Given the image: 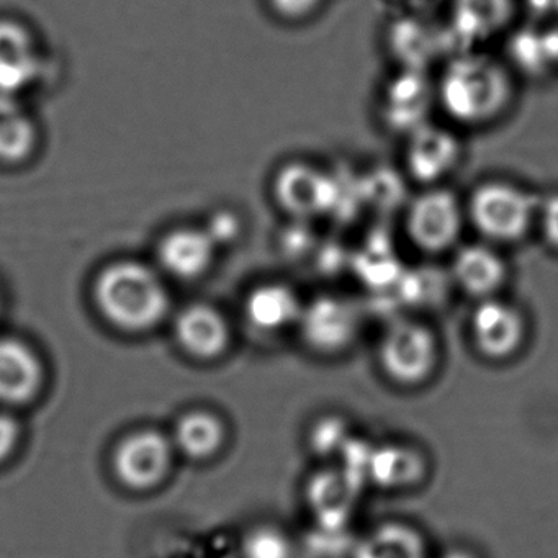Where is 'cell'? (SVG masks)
Here are the masks:
<instances>
[{
	"instance_id": "cell-1",
	"label": "cell",
	"mask_w": 558,
	"mask_h": 558,
	"mask_svg": "<svg viewBox=\"0 0 558 558\" xmlns=\"http://www.w3.org/2000/svg\"><path fill=\"white\" fill-rule=\"evenodd\" d=\"M444 112L465 126H483L506 112L512 100L511 74L505 64L482 53L453 58L436 86Z\"/></svg>"
},
{
	"instance_id": "cell-2",
	"label": "cell",
	"mask_w": 558,
	"mask_h": 558,
	"mask_svg": "<svg viewBox=\"0 0 558 558\" xmlns=\"http://www.w3.org/2000/svg\"><path fill=\"white\" fill-rule=\"evenodd\" d=\"M94 299L107 322L123 331H148L169 310V293L161 277L135 260L107 266L97 276Z\"/></svg>"
},
{
	"instance_id": "cell-3",
	"label": "cell",
	"mask_w": 558,
	"mask_h": 558,
	"mask_svg": "<svg viewBox=\"0 0 558 558\" xmlns=\"http://www.w3.org/2000/svg\"><path fill=\"white\" fill-rule=\"evenodd\" d=\"M541 202L519 185L488 181L472 192L465 214L476 231L495 244L521 241L537 221Z\"/></svg>"
},
{
	"instance_id": "cell-4",
	"label": "cell",
	"mask_w": 558,
	"mask_h": 558,
	"mask_svg": "<svg viewBox=\"0 0 558 558\" xmlns=\"http://www.w3.org/2000/svg\"><path fill=\"white\" fill-rule=\"evenodd\" d=\"M465 215V208L452 192L434 185L408 204L404 230L417 250L440 254L456 246Z\"/></svg>"
},
{
	"instance_id": "cell-5",
	"label": "cell",
	"mask_w": 558,
	"mask_h": 558,
	"mask_svg": "<svg viewBox=\"0 0 558 558\" xmlns=\"http://www.w3.org/2000/svg\"><path fill=\"white\" fill-rule=\"evenodd\" d=\"M378 361L397 384H421L436 367V336L423 323L398 319L381 336Z\"/></svg>"
},
{
	"instance_id": "cell-6",
	"label": "cell",
	"mask_w": 558,
	"mask_h": 558,
	"mask_svg": "<svg viewBox=\"0 0 558 558\" xmlns=\"http://www.w3.org/2000/svg\"><path fill=\"white\" fill-rule=\"evenodd\" d=\"M296 326L312 351L338 354L354 342L361 328V313L351 300L319 295L303 305Z\"/></svg>"
},
{
	"instance_id": "cell-7",
	"label": "cell",
	"mask_w": 558,
	"mask_h": 558,
	"mask_svg": "<svg viewBox=\"0 0 558 558\" xmlns=\"http://www.w3.org/2000/svg\"><path fill=\"white\" fill-rule=\"evenodd\" d=\"M335 178L308 162H287L274 178V198L289 217H316L326 214L338 202Z\"/></svg>"
},
{
	"instance_id": "cell-8",
	"label": "cell",
	"mask_w": 558,
	"mask_h": 558,
	"mask_svg": "<svg viewBox=\"0 0 558 558\" xmlns=\"http://www.w3.org/2000/svg\"><path fill=\"white\" fill-rule=\"evenodd\" d=\"M462 158V145L449 130L440 126H420L408 135L404 165L408 174L420 184L434 187L456 171Z\"/></svg>"
},
{
	"instance_id": "cell-9",
	"label": "cell",
	"mask_w": 558,
	"mask_h": 558,
	"mask_svg": "<svg viewBox=\"0 0 558 558\" xmlns=\"http://www.w3.org/2000/svg\"><path fill=\"white\" fill-rule=\"evenodd\" d=\"M171 465V447L162 434L142 430L123 439L113 456V469L123 485L148 489L158 485Z\"/></svg>"
},
{
	"instance_id": "cell-10",
	"label": "cell",
	"mask_w": 558,
	"mask_h": 558,
	"mask_svg": "<svg viewBox=\"0 0 558 558\" xmlns=\"http://www.w3.org/2000/svg\"><path fill=\"white\" fill-rule=\"evenodd\" d=\"M476 349L489 359H506L521 348L525 338V322L515 306L502 300L485 299L470 319Z\"/></svg>"
},
{
	"instance_id": "cell-11",
	"label": "cell",
	"mask_w": 558,
	"mask_h": 558,
	"mask_svg": "<svg viewBox=\"0 0 558 558\" xmlns=\"http://www.w3.org/2000/svg\"><path fill=\"white\" fill-rule=\"evenodd\" d=\"M437 90L424 71L403 70L385 89L384 119L397 132L413 133L429 123Z\"/></svg>"
},
{
	"instance_id": "cell-12",
	"label": "cell",
	"mask_w": 558,
	"mask_h": 558,
	"mask_svg": "<svg viewBox=\"0 0 558 558\" xmlns=\"http://www.w3.org/2000/svg\"><path fill=\"white\" fill-rule=\"evenodd\" d=\"M41 58L31 32L14 21H0V94L15 96L35 83Z\"/></svg>"
},
{
	"instance_id": "cell-13",
	"label": "cell",
	"mask_w": 558,
	"mask_h": 558,
	"mask_svg": "<svg viewBox=\"0 0 558 558\" xmlns=\"http://www.w3.org/2000/svg\"><path fill=\"white\" fill-rule=\"evenodd\" d=\"M452 279L470 296L492 299L508 279V266L489 244H466L452 260Z\"/></svg>"
},
{
	"instance_id": "cell-14",
	"label": "cell",
	"mask_w": 558,
	"mask_h": 558,
	"mask_svg": "<svg viewBox=\"0 0 558 558\" xmlns=\"http://www.w3.org/2000/svg\"><path fill=\"white\" fill-rule=\"evenodd\" d=\"M175 338L185 352L207 361L223 354L228 348L230 326L214 306L195 303L179 313Z\"/></svg>"
},
{
	"instance_id": "cell-15",
	"label": "cell",
	"mask_w": 558,
	"mask_h": 558,
	"mask_svg": "<svg viewBox=\"0 0 558 558\" xmlns=\"http://www.w3.org/2000/svg\"><path fill=\"white\" fill-rule=\"evenodd\" d=\"M218 246L205 228H182L172 231L158 247V257L166 272L179 279H197L210 269Z\"/></svg>"
},
{
	"instance_id": "cell-16",
	"label": "cell",
	"mask_w": 558,
	"mask_h": 558,
	"mask_svg": "<svg viewBox=\"0 0 558 558\" xmlns=\"http://www.w3.org/2000/svg\"><path fill=\"white\" fill-rule=\"evenodd\" d=\"M44 371L35 352L17 339H0V401L28 403L40 391Z\"/></svg>"
},
{
	"instance_id": "cell-17",
	"label": "cell",
	"mask_w": 558,
	"mask_h": 558,
	"mask_svg": "<svg viewBox=\"0 0 558 558\" xmlns=\"http://www.w3.org/2000/svg\"><path fill=\"white\" fill-rule=\"evenodd\" d=\"M303 303L292 287L266 282L254 287L244 303V315L259 331L272 332L296 325Z\"/></svg>"
},
{
	"instance_id": "cell-18",
	"label": "cell",
	"mask_w": 558,
	"mask_h": 558,
	"mask_svg": "<svg viewBox=\"0 0 558 558\" xmlns=\"http://www.w3.org/2000/svg\"><path fill=\"white\" fill-rule=\"evenodd\" d=\"M514 15V0H453L452 35L465 44L488 40Z\"/></svg>"
},
{
	"instance_id": "cell-19",
	"label": "cell",
	"mask_w": 558,
	"mask_h": 558,
	"mask_svg": "<svg viewBox=\"0 0 558 558\" xmlns=\"http://www.w3.org/2000/svg\"><path fill=\"white\" fill-rule=\"evenodd\" d=\"M357 486L344 472L319 473L310 483L308 499L319 521L326 525H338L348 519L354 506Z\"/></svg>"
},
{
	"instance_id": "cell-20",
	"label": "cell",
	"mask_w": 558,
	"mask_h": 558,
	"mask_svg": "<svg viewBox=\"0 0 558 558\" xmlns=\"http://www.w3.org/2000/svg\"><path fill=\"white\" fill-rule=\"evenodd\" d=\"M354 558H427L426 545L410 525L387 522L359 542Z\"/></svg>"
},
{
	"instance_id": "cell-21",
	"label": "cell",
	"mask_w": 558,
	"mask_h": 558,
	"mask_svg": "<svg viewBox=\"0 0 558 558\" xmlns=\"http://www.w3.org/2000/svg\"><path fill=\"white\" fill-rule=\"evenodd\" d=\"M424 472L420 453L408 447L381 446L372 452L368 478L381 488H401L420 482Z\"/></svg>"
},
{
	"instance_id": "cell-22",
	"label": "cell",
	"mask_w": 558,
	"mask_h": 558,
	"mask_svg": "<svg viewBox=\"0 0 558 558\" xmlns=\"http://www.w3.org/2000/svg\"><path fill=\"white\" fill-rule=\"evenodd\" d=\"M37 143V130L14 96L0 94V161H24Z\"/></svg>"
},
{
	"instance_id": "cell-23",
	"label": "cell",
	"mask_w": 558,
	"mask_h": 558,
	"mask_svg": "<svg viewBox=\"0 0 558 558\" xmlns=\"http://www.w3.org/2000/svg\"><path fill=\"white\" fill-rule=\"evenodd\" d=\"M223 423L207 411L187 413L175 426V444L191 459L214 456L223 446Z\"/></svg>"
},
{
	"instance_id": "cell-24",
	"label": "cell",
	"mask_w": 558,
	"mask_h": 558,
	"mask_svg": "<svg viewBox=\"0 0 558 558\" xmlns=\"http://www.w3.org/2000/svg\"><path fill=\"white\" fill-rule=\"evenodd\" d=\"M390 45L404 70L424 71L437 51L433 32L416 21L398 22L391 31Z\"/></svg>"
},
{
	"instance_id": "cell-25",
	"label": "cell",
	"mask_w": 558,
	"mask_h": 558,
	"mask_svg": "<svg viewBox=\"0 0 558 558\" xmlns=\"http://www.w3.org/2000/svg\"><path fill=\"white\" fill-rule=\"evenodd\" d=\"M509 57L515 66L531 76H541L555 66L545 32H518L509 44Z\"/></svg>"
},
{
	"instance_id": "cell-26",
	"label": "cell",
	"mask_w": 558,
	"mask_h": 558,
	"mask_svg": "<svg viewBox=\"0 0 558 558\" xmlns=\"http://www.w3.org/2000/svg\"><path fill=\"white\" fill-rule=\"evenodd\" d=\"M243 558H292V544L280 529L259 525L243 541Z\"/></svg>"
},
{
	"instance_id": "cell-27",
	"label": "cell",
	"mask_w": 558,
	"mask_h": 558,
	"mask_svg": "<svg viewBox=\"0 0 558 558\" xmlns=\"http://www.w3.org/2000/svg\"><path fill=\"white\" fill-rule=\"evenodd\" d=\"M310 440H312L313 449L319 456H331L336 450L341 452L342 447L349 440L348 427L339 417H325L313 427Z\"/></svg>"
},
{
	"instance_id": "cell-28",
	"label": "cell",
	"mask_w": 558,
	"mask_h": 558,
	"mask_svg": "<svg viewBox=\"0 0 558 558\" xmlns=\"http://www.w3.org/2000/svg\"><path fill=\"white\" fill-rule=\"evenodd\" d=\"M214 243L218 247L234 243L241 234V221L233 211L221 210L211 215L205 227Z\"/></svg>"
},
{
	"instance_id": "cell-29",
	"label": "cell",
	"mask_w": 558,
	"mask_h": 558,
	"mask_svg": "<svg viewBox=\"0 0 558 558\" xmlns=\"http://www.w3.org/2000/svg\"><path fill=\"white\" fill-rule=\"evenodd\" d=\"M323 0H269L277 17L287 22H303L322 8Z\"/></svg>"
},
{
	"instance_id": "cell-30",
	"label": "cell",
	"mask_w": 558,
	"mask_h": 558,
	"mask_svg": "<svg viewBox=\"0 0 558 558\" xmlns=\"http://www.w3.org/2000/svg\"><path fill=\"white\" fill-rule=\"evenodd\" d=\"M537 221L548 246L558 251V194L550 195L538 204Z\"/></svg>"
},
{
	"instance_id": "cell-31",
	"label": "cell",
	"mask_w": 558,
	"mask_h": 558,
	"mask_svg": "<svg viewBox=\"0 0 558 558\" xmlns=\"http://www.w3.org/2000/svg\"><path fill=\"white\" fill-rule=\"evenodd\" d=\"M19 439V424L12 417L0 414V462L8 459Z\"/></svg>"
},
{
	"instance_id": "cell-32",
	"label": "cell",
	"mask_w": 558,
	"mask_h": 558,
	"mask_svg": "<svg viewBox=\"0 0 558 558\" xmlns=\"http://www.w3.org/2000/svg\"><path fill=\"white\" fill-rule=\"evenodd\" d=\"M529 11L541 17H555L558 15V0H525Z\"/></svg>"
},
{
	"instance_id": "cell-33",
	"label": "cell",
	"mask_w": 558,
	"mask_h": 558,
	"mask_svg": "<svg viewBox=\"0 0 558 558\" xmlns=\"http://www.w3.org/2000/svg\"><path fill=\"white\" fill-rule=\"evenodd\" d=\"M442 558H475L470 551L460 550V548H456V550H449L446 555H442Z\"/></svg>"
}]
</instances>
